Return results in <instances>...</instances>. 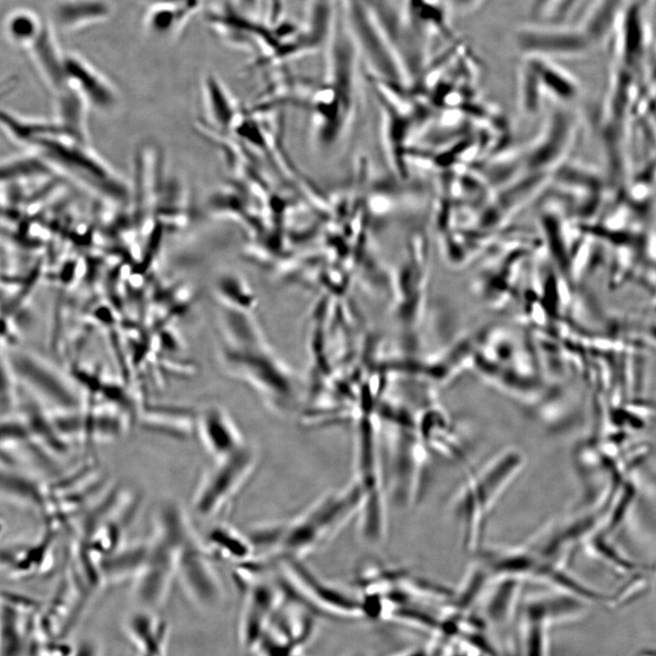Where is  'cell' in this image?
<instances>
[{
  "instance_id": "f1b7e54d",
  "label": "cell",
  "mask_w": 656,
  "mask_h": 656,
  "mask_svg": "<svg viewBox=\"0 0 656 656\" xmlns=\"http://www.w3.org/2000/svg\"><path fill=\"white\" fill-rule=\"evenodd\" d=\"M220 304L235 309L251 311L255 305V297L246 282L236 274H224L217 283Z\"/></svg>"
},
{
  "instance_id": "d4e9b609",
  "label": "cell",
  "mask_w": 656,
  "mask_h": 656,
  "mask_svg": "<svg viewBox=\"0 0 656 656\" xmlns=\"http://www.w3.org/2000/svg\"><path fill=\"white\" fill-rule=\"evenodd\" d=\"M56 97L58 123L69 135L81 142L88 143L86 126V109L88 107L87 103L69 87Z\"/></svg>"
},
{
  "instance_id": "e575fe53",
  "label": "cell",
  "mask_w": 656,
  "mask_h": 656,
  "mask_svg": "<svg viewBox=\"0 0 656 656\" xmlns=\"http://www.w3.org/2000/svg\"><path fill=\"white\" fill-rule=\"evenodd\" d=\"M258 2L259 0H236L239 7L248 14L253 12L256 9Z\"/></svg>"
},
{
  "instance_id": "83f0119b",
  "label": "cell",
  "mask_w": 656,
  "mask_h": 656,
  "mask_svg": "<svg viewBox=\"0 0 656 656\" xmlns=\"http://www.w3.org/2000/svg\"><path fill=\"white\" fill-rule=\"evenodd\" d=\"M191 15L175 7L149 5L144 17V26L150 36L167 38L177 34Z\"/></svg>"
},
{
  "instance_id": "ffe728a7",
  "label": "cell",
  "mask_w": 656,
  "mask_h": 656,
  "mask_svg": "<svg viewBox=\"0 0 656 656\" xmlns=\"http://www.w3.org/2000/svg\"><path fill=\"white\" fill-rule=\"evenodd\" d=\"M1 495L6 501L44 514L47 501L46 484L15 468L2 467Z\"/></svg>"
},
{
  "instance_id": "836d02e7",
  "label": "cell",
  "mask_w": 656,
  "mask_h": 656,
  "mask_svg": "<svg viewBox=\"0 0 656 656\" xmlns=\"http://www.w3.org/2000/svg\"><path fill=\"white\" fill-rule=\"evenodd\" d=\"M72 656H99V648L92 641L83 642Z\"/></svg>"
},
{
  "instance_id": "2e32d148",
  "label": "cell",
  "mask_w": 656,
  "mask_h": 656,
  "mask_svg": "<svg viewBox=\"0 0 656 656\" xmlns=\"http://www.w3.org/2000/svg\"><path fill=\"white\" fill-rule=\"evenodd\" d=\"M196 435L214 460L236 452L246 444L231 416L216 405L197 414Z\"/></svg>"
},
{
  "instance_id": "4fadbf2b",
  "label": "cell",
  "mask_w": 656,
  "mask_h": 656,
  "mask_svg": "<svg viewBox=\"0 0 656 656\" xmlns=\"http://www.w3.org/2000/svg\"><path fill=\"white\" fill-rule=\"evenodd\" d=\"M513 43L524 56L544 58L583 54L593 46L578 26L564 23L528 22L514 31Z\"/></svg>"
},
{
  "instance_id": "5b68a950",
  "label": "cell",
  "mask_w": 656,
  "mask_h": 656,
  "mask_svg": "<svg viewBox=\"0 0 656 656\" xmlns=\"http://www.w3.org/2000/svg\"><path fill=\"white\" fill-rule=\"evenodd\" d=\"M381 446L387 497L398 507L419 505L430 485V455L412 430L388 433Z\"/></svg>"
},
{
  "instance_id": "603a6c76",
  "label": "cell",
  "mask_w": 656,
  "mask_h": 656,
  "mask_svg": "<svg viewBox=\"0 0 656 656\" xmlns=\"http://www.w3.org/2000/svg\"><path fill=\"white\" fill-rule=\"evenodd\" d=\"M630 0H593L578 25L594 46L615 32L620 18Z\"/></svg>"
},
{
  "instance_id": "e0dca14e",
  "label": "cell",
  "mask_w": 656,
  "mask_h": 656,
  "mask_svg": "<svg viewBox=\"0 0 656 656\" xmlns=\"http://www.w3.org/2000/svg\"><path fill=\"white\" fill-rule=\"evenodd\" d=\"M34 63L47 86L57 95L67 89L66 54L58 45L55 28L49 21L28 48Z\"/></svg>"
},
{
  "instance_id": "44dd1931",
  "label": "cell",
  "mask_w": 656,
  "mask_h": 656,
  "mask_svg": "<svg viewBox=\"0 0 656 656\" xmlns=\"http://www.w3.org/2000/svg\"><path fill=\"white\" fill-rule=\"evenodd\" d=\"M149 539L122 546L100 564L103 585L134 580L142 569L148 554Z\"/></svg>"
},
{
  "instance_id": "3957f363",
  "label": "cell",
  "mask_w": 656,
  "mask_h": 656,
  "mask_svg": "<svg viewBox=\"0 0 656 656\" xmlns=\"http://www.w3.org/2000/svg\"><path fill=\"white\" fill-rule=\"evenodd\" d=\"M364 503V491L354 478L343 487L323 495L303 512L286 521L282 539L272 561L302 559L333 538Z\"/></svg>"
},
{
  "instance_id": "7402d4cb",
  "label": "cell",
  "mask_w": 656,
  "mask_h": 656,
  "mask_svg": "<svg viewBox=\"0 0 656 656\" xmlns=\"http://www.w3.org/2000/svg\"><path fill=\"white\" fill-rule=\"evenodd\" d=\"M202 540L211 558H220L240 565L255 557L254 548L248 536L230 525L220 524L213 527Z\"/></svg>"
},
{
  "instance_id": "5bb4252c",
  "label": "cell",
  "mask_w": 656,
  "mask_h": 656,
  "mask_svg": "<svg viewBox=\"0 0 656 656\" xmlns=\"http://www.w3.org/2000/svg\"><path fill=\"white\" fill-rule=\"evenodd\" d=\"M56 528L46 525L34 542L12 543L2 548L1 565L13 579L45 573L54 564Z\"/></svg>"
},
{
  "instance_id": "7c38bea8",
  "label": "cell",
  "mask_w": 656,
  "mask_h": 656,
  "mask_svg": "<svg viewBox=\"0 0 656 656\" xmlns=\"http://www.w3.org/2000/svg\"><path fill=\"white\" fill-rule=\"evenodd\" d=\"M265 573L248 575L237 579L243 590L238 635L241 645L251 651L265 633L282 599L277 579H265Z\"/></svg>"
},
{
  "instance_id": "ac0fdd59",
  "label": "cell",
  "mask_w": 656,
  "mask_h": 656,
  "mask_svg": "<svg viewBox=\"0 0 656 656\" xmlns=\"http://www.w3.org/2000/svg\"><path fill=\"white\" fill-rule=\"evenodd\" d=\"M112 13L108 0H59L51 8L49 23L55 30L68 32L106 21Z\"/></svg>"
},
{
  "instance_id": "4316f807",
  "label": "cell",
  "mask_w": 656,
  "mask_h": 656,
  "mask_svg": "<svg viewBox=\"0 0 656 656\" xmlns=\"http://www.w3.org/2000/svg\"><path fill=\"white\" fill-rule=\"evenodd\" d=\"M44 25L45 22L34 12L17 9L6 16L4 29L10 43L28 49L41 33Z\"/></svg>"
},
{
  "instance_id": "277c9868",
  "label": "cell",
  "mask_w": 656,
  "mask_h": 656,
  "mask_svg": "<svg viewBox=\"0 0 656 656\" xmlns=\"http://www.w3.org/2000/svg\"><path fill=\"white\" fill-rule=\"evenodd\" d=\"M222 351L229 373L249 384L272 409L282 412L292 406L295 396L292 374L263 337L244 343H225Z\"/></svg>"
},
{
  "instance_id": "6da1fadb",
  "label": "cell",
  "mask_w": 656,
  "mask_h": 656,
  "mask_svg": "<svg viewBox=\"0 0 656 656\" xmlns=\"http://www.w3.org/2000/svg\"><path fill=\"white\" fill-rule=\"evenodd\" d=\"M360 53L344 22L338 16L330 36L327 77L311 103L312 133L319 149L334 147L354 118Z\"/></svg>"
},
{
  "instance_id": "1f68e13d",
  "label": "cell",
  "mask_w": 656,
  "mask_h": 656,
  "mask_svg": "<svg viewBox=\"0 0 656 656\" xmlns=\"http://www.w3.org/2000/svg\"><path fill=\"white\" fill-rule=\"evenodd\" d=\"M488 0H446L453 12L469 14L486 4Z\"/></svg>"
},
{
  "instance_id": "ba28073f",
  "label": "cell",
  "mask_w": 656,
  "mask_h": 656,
  "mask_svg": "<svg viewBox=\"0 0 656 656\" xmlns=\"http://www.w3.org/2000/svg\"><path fill=\"white\" fill-rule=\"evenodd\" d=\"M259 464L254 446L245 444L236 452L215 459L195 489L192 507L203 518L217 515L248 483Z\"/></svg>"
},
{
  "instance_id": "7a4b0ae2",
  "label": "cell",
  "mask_w": 656,
  "mask_h": 656,
  "mask_svg": "<svg viewBox=\"0 0 656 656\" xmlns=\"http://www.w3.org/2000/svg\"><path fill=\"white\" fill-rule=\"evenodd\" d=\"M524 465L520 450L506 447L470 473L456 490L449 502L450 512L466 550L481 549L492 512Z\"/></svg>"
},
{
  "instance_id": "cb8c5ba5",
  "label": "cell",
  "mask_w": 656,
  "mask_h": 656,
  "mask_svg": "<svg viewBox=\"0 0 656 656\" xmlns=\"http://www.w3.org/2000/svg\"><path fill=\"white\" fill-rule=\"evenodd\" d=\"M197 413L186 409L151 412L143 418V426L155 433L178 440L196 435Z\"/></svg>"
},
{
  "instance_id": "d6a6232c",
  "label": "cell",
  "mask_w": 656,
  "mask_h": 656,
  "mask_svg": "<svg viewBox=\"0 0 656 656\" xmlns=\"http://www.w3.org/2000/svg\"><path fill=\"white\" fill-rule=\"evenodd\" d=\"M267 6L270 25L279 24L283 13L284 0H267Z\"/></svg>"
},
{
  "instance_id": "f546056e",
  "label": "cell",
  "mask_w": 656,
  "mask_h": 656,
  "mask_svg": "<svg viewBox=\"0 0 656 656\" xmlns=\"http://www.w3.org/2000/svg\"><path fill=\"white\" fill-rule=\"evenodd\" d=\"M252 651L256 656H301V651L265 631Z\"/></svg>"
},
{
  "instance_id": "8992f818",
  "label": "cell",
  "mask_w": 656,
  "mask_h": 656,
  "mask_svg": "<svg viewBox=\"0 0 656 656\" xmlns=\"http://www.w3.org/2000/svg\"><path fill=\"white\" fill-rule=\"evenodd\" d=\"M32 148L48 165L114 200L127 199L128 190L116 173L89 147L64 129L39 139Z\"/></svg>"
},
{
  "instance_id": "52a82bcc",
  "label": "cell",
  "mask_w": 656,
  "mask_h": 656,
  "mask_svg": "<svg viewBox=\"0 0 656 656\" xmlns=\"http://www.w3.org/2000/svg\"><path fill=\"white\" fill-rule=\"evenodd\" d=\"M342 4L347 27L376 79L392 85L406 84L398 50L380 23L359 0H342Z\"/></svg>"
},
{
  "instance_id": "d6986e66",
  "label": "cell",
  "mask_w": 656,
  "mask_h": 656,
  "mask_svg": "<svg viewBox=\"0 0 656 656\" xmlns=\"http://www.w3.org/2000/svg\"><path fill=\"white\" fill-rule=\"evenodd\" d=\"M125 630L139 656H165L168 625L154 610L138 608L125 620Z\"/></svg>"
},
{
  "instance_id": "30bf717a",
  "label": "cell",
  "mask_w": 656,
  "mask_h": 656,
  "mask_svg": "<svg viewBox=\"0 0 656 656\" xmlns=\"http://www.w3.org/2000/svg\"><path fill=\"white\" fill-rule=\"evenodd\" d=\"M149 544L146 562L132 581V596L138 608L154 610L166 601L177 579L179 557L184 545L154 531Z\"/></svg>"
},
{
  "instance_id": "4dcf8cb0",
  "label": "cell",
  "mask_w": 656,
  "mask_h": 656,
  "mask_svg": "<svg viewBox=\"0 0 656 656\" xmlns=\"http://www.w3.org/2000/svg\"><path fill=\"white\" fill-rule=\"evenodd\" d=\"M149 5H165L194 15L202 5V0H148Z\"/></svg>"
},
{
  "instance_id": "484cf974",
  "label": "cell",
  "mask_w": 656,
  "mask_h": 656,
  "mask_svg": "<svg viewBox=\"0 0 656 656\" xmlns=\"http://www.w3.org/2000/svg\"><path fill=\"white\" fill-rule=\"evenodd\" d=\"M380 23L394 41L400 58L405 43V31L402 15L401 0H359Z\"/></svg>"
},
{
  "instance_id": "8fae6325",
  "label": "cell",
  "mask_w": 656,
  "mask_h": 656,
  "mask_svg": "<svg viewBox=\"0 0 656 656\" xmlns=\"http://www.w3.org/2000/svg\"><path fill=\"white\" fill-rule=\"evenodd\" d=\"M177 579L188 598L201 610H214L223 600L221 581L198 534L180 550Z\"/></svg>"
},
{
  "instance_id": "9c48e42d",
  "label": "cell",
  "mask_w": 656,
  "mask_h": 656,
  "mask_svg": "<svg viewBox=\"0 0 656 656\" xmlns=\"http://www.w3.org/2000/svg\"><path fill=\"white\" fill-rule=\"evenodd\" d=\"M276 565L291 589L322 617L363 616L361 599L317 575L302 559H287Z\"/></svg>"
},
{
  "instance_id": "9a60e30c",
  "label": "cell",
  "mask_w": 656,
  "mask_h": 656,
  "mask_svg": "<svg viewBox=\"0 0 656 656\" xmlns=\"http://www.w3.org/2000/svg\"><path fill=\"white\" fill-rule=\"evenodd\" d=\"M66 74L67 87L77 93L88 107L109 111L117 106L118 96L114 87L80 56L66 55Z\"/></svg>"
}]
</instances>
